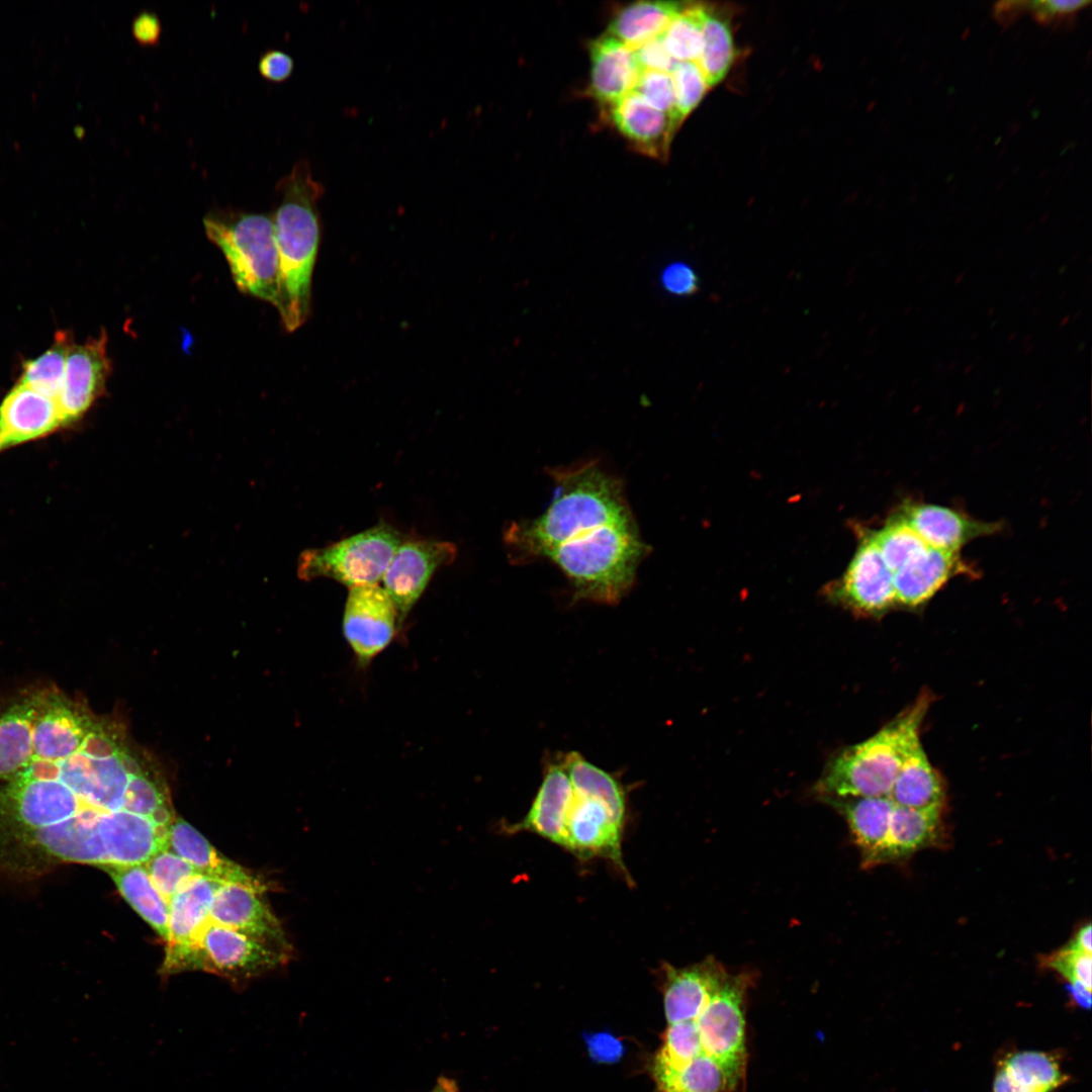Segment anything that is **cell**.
Masks as SVG:
<instances>
[{
	"mask_svg": "<svg viewBox=\"0 0 1092 1092\" xmlns=\"http://www.w3.org/2000/svg\"><path fill=\"white\" fill-rule=\"evenodd\" d=\"M555 494L534 520L513 524L506 534L517 562L545 558L557 546L600 527L632 519L623 485L597 462L551 470Z\"/></svg>",
	"mask_w": 1092,
	"mask_h": 1092,
	"instance_id": "obj_1",
	"label": "cell"
},
{
	"mask_svg": "<svg viewBox=\"0 0 1092 1092\" xmlns=\"http://www.w3.org/2000/svg\"><path fill=\"white\" fill-rule=\"evenodd\" d=\"M275 191L280 197L272 217L278 255L275 307L285 329L293 332L309 314L311 277L321 237L316 205L325 186L313 177L308 161L299 160L277 182Z\"/></svg>",
	"mask_w": 1092,
	"mask_h": 1092,
	"instance_id": "obj_2",
	"label": "cell"
},
{
	"mask_svg": "<svg viewBox=\"0 0 1092 1092\" xmlns=\"http://www.w3.org/2000/svg\"><path fill=\"white\" fill-rule=\"evenodd\" d=\"M647 551L632 518L563 543L545 558L562 569L577 598L614 604L630 589Z\"/></svg>",
	"mask_w": 1092,
	"mask_h": 1092,
	"instance_id": "obj_3",
	"label": "cell"
},
{
	"mask_svg": "<svg viewBox=\"0 0 1092 1092\" xmlns=\"http://www.w3.org/2000/svg\"><path fill=\"white\" fill-rule=\"evenodd\" d=\"M928 705V697H920L874 736L840 752L825 769L818 792L827 800L888 796L904 759L920 742Z\"/></svg>",
	"mask_w": 1092,
	"mask_h": 1092,
	"instance_id": "obj_4",
	"label": "cell"
},
{
	"mask_svg": "<svg viewBox=\"0 0 1092 1092\" xmlns=\"http://www.w3.org/2000/svg\"><path fill=\"white\" fill-rule=\"evenodd\" d=\"M203 226L223 254L237 287L276 306L278 255L272 217L219 208L203 217Z\"/></svg>",
	"mask_w": 1092,
	"mask_h": 1092,
	"instance_id": "obj_5",
	"label": "cell"
},
{
	"mask_svg": "<svg viewBox=\"0 0 1092 1092\" xmlns=\"http://www.w3.org/2000/svg\"><path fill=\"white\" fill-rule=\"evenodd\" d=\"M286 958L246 934L208 919L191 943L166 948L161 971L173 974L200 970L236 981L273 970Z\"/></svg>",
	"mask_w": 1092,
	"mask_h": 1092,
	"instance_id": "obj_6",
	"label": "cell"
},
{
	"mask_svg": "<svg viewBox=\"0 0 1092 1092\" xmlns=\"http://www.w3.org/2000/svg\"><path fill=\"white\" fill-rule=\"evenodd\" d=\"M400 543L398 532L380 523L323 548L302 552L298 575L305 580L332 578L349 588L375 584L382 579Z\"/></svg>",
	"mask_w": 1092,
	"mask_h": 1092,
	"instance_id": "obj_7",
	"label": "cell"
},
{
	"mask_svg": "<svg viewBox=\"0 0 1092 1092\" xmlns=\"http://www.w3.org/2000/svg\"><path fill=\"white\" fill-rule=\"evenodd\" d=\"M751 977L728 975L722 987L694 1021L703 1055L714 1059L734 1087L744 1074L746 1062L744 997Z\"/></svg>",
	"mask_w": 1092,
	"mask_h": 1092,
	"instance_id": "obj_8",
	"label": "cell"
},
{
	"mask_svg": "<svg viewBox=\"0 0 1092 1092\" xmlns=\"http://www.w3.org/2000/svg\"><path fill=\"white\" fill-rule=\"evenodd\" d=\"M399 623L396 608L378 583L349 588L343 632L357 661L364 666L391 642Z\"/></svg>",
	"mask_w": 1092,
	"mask_h": 1092,
	"instance_id": "obj_9",
	"label": "cell"
},
{
	"mask_svg": "<svg viewBox=\"0 0 1092 1092\" xmlns=\"http://www.w3.org/2000/svg\"><path fill=\"white\" fill-rule=\"evenodd\" d=\"M456 555V546L447 541L412 540L399 544L382 576L383 588L396 608L399 623L420 599L435 571L452 563Z\"/></svg>",
	"mask_w": 1092,
	"mask_h": 1092,
	"instance_id": "obj_10",
	"label": "cell"
},
{
	"mask_svg": "<svg viewBox=\"0 0 1092 1092\" xmlns=\"http://www.w3.org/2000/svg\"><path fill=\"white\" fill-rule=\"evenodd\" d=\"M111 372L107 334L70 345L58 405L66 426L79 421L101 396Z\"/></svg>",
	"mask_w": 1092,
	"mask_h": 1092,
	"instance_id": "obj_11",
	"label": "cell"
},
{
	"mask_svg": "<svg viewBox=\"0 0 1092 1092\" xmlns=\"http://www.w3.org/2000/svg\"><path fill=\"white\" fill-rule=\"evenodd\" d=\"M263 893L238 884H221L209 912V920L246 934L286 956L290 946Z\"/></svg>",
	"mask_w": 1092,
	"mask_h": 1092,
	"instance_id": "obj_12",
	"label": "cell"
},
{
	"mask_svg": "<svg viewBox=\"0 0 1092 1092\" xmlns=\"http://www.w3.org/2000/svg\"><path fill=\"white\" fill-rule=\"evenodd\" d=\"M835 593L846 605L869 615H880L896 604L893 572L871 532L862 535Z\"/></svg>",
	"mask_w": 1092,
	"mask_h": 1092,
	"instance_id": "obj_13",
	"label": "cell"
},
{
	"mask_svg": "<svg viewBox=\"0 0 1092 1092\" xmlns=\"http://www.w3.org/2000/svg\"><path fill=\"white\" fill-rule=\"evenodd\" d=\"M65 426L55 399L17 381L0 403V452Z\"/></svg>",
	"mask_w": 1092,
	"mask_h": 1092,
	"instance_id": "obj_14",
	"label": "cell"
},
{
	"mask_svg": "<svg viewBox=\"0 0 1092 1092\" xmlns=\"http://www.w3.org/2000/svg\"><path fill=\"white\" fill-rule=\"evenodd\" d=\"M565 830L567 850L582 857L605 856L623 869V825L602 802L573 792Z\"/></svg>",
	"mask_w": 1092,
	"mask_h": 1092,
	"instance_id": "obj_15",
	"label": "cell"
},
{
	"mask_svg": "<svg viewBox=\"0 0 1092 1092\" xmlns=\"http://www.w3.org/2000/svg\"><path fill=\"white\" fill-rule=\"evenodd\" d=\"M896 515L928 546L950 553H958L972 540L1000 529L995 523L981 522L960 511L924 503H905Z\"/></svg>",
	"mask_w": 1092,
	"mask_h": 1092,
	"instance_id": "obj_16",
	"label": "cell"
},
{
	"mask_svg": "<svg viewBox=\"0 0 1092 1092\" xmlns=\"http://www.w3.org/2000/svg\"><path fill=\"white\" fill-rule=\"evenodd\" d=\"M727 976L724 967L711 957L686 968L666 965L663 1003L667 1023L697 1019Z\"/></svg>",
	"mask_w": 1092,
	"mask_h": 1092,
	"instance_id": "obj_17",
	"label": "cell"
},
{
	"mask_svg": "<svg viewBox=\"0 0 1092 1092\" xmlns=\"http://www.w3.org/2000/svg\"><path fill=\"white\" fill-rule=\"evenodd\" d=\"M609 121L630 146L647 157L665 160L679 125L632 91L606 107Z\"/></svg>",
	"mask_w": 1092,
	"mask_h": 1092,
	"instance_id": "obj_18",
	"label": "cell"
},
{
	"mask_svg": "<svg viewBox=\"0 0 1092 1092\" xmlns=\"http://www.w3.org/2000/svg\"><path fill=\"white\" fill-rule=\"evenodd\" d=\"M971 573L958 553L928 545L910 556L893 572L896 604L915 608L931 599L951 577Z\"/></svg>",
	"mask_w": 1092,
	"mask_h": 1092,
	"instance_id": "obj_19",
	"label": "cell"
},
{
	"mask_svg": "<svg viewBox=\"0 0 1092 1092\" xmlns=\"http://www.w3.org/2000/svg\"><path fill=\"white\" fill-rule=\"evenodd\" d=\"M589 94L607 107L635 88L641 73L634 51L608 32L589 43Z\"/></svg>",
	"mask_w": 1092,
	"mask_h": 1092,
	"instance_id": "obj_20",
	"label": "cell"
},
{
	"mask_svg": "<svg viewBox=\"0 0 1092 1092\" xmlns=\"http://www.w3.org/2000/svg\"><path fill=\"white\" fill-rule=\"evenodd\" d=\"M173 852L192 864L199 875L219 884H238L264 893L267 886L258 876L220 853L188 822L175 818L168 828Z\"/></svg>",
	"mask_w": 1092,
	"mask_h": 1092,
	"instance_id": "obj_21",
	"label": "cell"
},
{
	"mask_svg": "<svg viewBox=\"0 0 1092 1092\" xmlns=\"http://www.w3.org/2000/svg\"><path fill=\"white\" fill-rule=\"evenodd\" d=\"M572 796L563 763H551L528 813L512 830L534 832L566 848V818Z\"/></svg>",
	"mask_w": 1092,
	"mask_h": 1092,
	"instance_id": "obj_22",
	"label": "cell"
},
{
	"mask_svg": "<svg viewBox=\"0 0 1092 1092\" xmlns=\"http://www.w3.org/2000/svg\"><path fill=\"white\" fill-rule=\"evenodd\" d=\"M846 819L866 866L878 864L895 804L888 796L831 799Z\"/></svg>",
	"mask_w": 1092,
	"mask_h": 1092,
	"instance_id": "obj_23",
	"label": "cell"
},
{
	"mask_svg": "<svg viewBox=\"0 0 1092 1092\" xmlns=\"http://www.w3.org/2000/svg\"><path fill=\"white\" fill-rule=\"evenodd\" d=\"M221 884L197 875L169 900L167 948L191 943L209 919L214 895Z\"/></svg>",
	"mask_w": 1092,
	"mask_h": 1092,
	"instance_id": "obj_24",
	"label": "cell"
},
{
	"mask_svg": "<svg viewBox=\"0 0 1092 1092\" xmlns=\"http://www.w3.org/2000/svg\"><path fill=\"white\" fill-rule=\"evenodd\" d=\"M891 801L911 809L942 808L944 790L941 780L921 745L916 744L904 759L891 791Z\"/></svg>",
	"mask_w": 1092,
	"mask_h": 1092,
	"instance_id": "obj_25",
	"label": "cell"
},
{
	"mask_svg": "<svg viewBox=\"0 0 1092 1092\" xmlns=\"http://www.w3.org/2000/svg\"><path fill=\"white\" fill-rule=\"evenodd\" d=\"M941 810L895 805L880 863L908 857L932 845L939 836Z\"/></svg>",
	"mask_w": 1092,
	"mask_h": 1092,
	"instance_id": "obj_26",
	"label": "cell"
},
{
	"mask_svg": "<svg viewBox=\"0 0 1092 1092\" xmlns=\"http://www.w3.org/2000/svg\"><path fill=\"white\" fill-rule=\"evenodd\" d=\"M685 5L676 1L630 3L615 13L607 32L633 50L662 34Z\"/></svg>",
	"mask_w": 1092,
	"mask_h": 1092,
	"instance_id": "obj_27",
	"label": "cell"
},
{
	"mask_svg": "<svg viewBox=\"0 0 1092 1092\" xmlns=\"http://www.w3.org/2000/svg\"><path fill=\"white\" fill-rule=\"evenodd\" d=\"M1066 1079L1050 1055L1021 1052L1003 1062L996 1074L993 1092H1053Z\"/></svg>",
	"mask_w": 1092,
	"mask_h": 1092,
	"instance_id": "obj_28",
	"label": "cell"
},
{
	"mask_svg": "<svg viewBox=\"0 0 1092 1092\" xmlns=\"http://www.w3.org/2000/svg\"><path fill=\"white\" fill-rule=\"evenodd\" d=\"M130 906L166 940L169 938V905L154 886L143 864L101 868Z\"/></svg>",
	"mask_w": 1092,
	"mask_h": 1092,
	"instance_id": "obj_29",
	"label": "cell"
},
{
	"mask_svg": "<svg viewBox=\"0 0 1092 1092\" xmlns=\"http://www.w3.org/2000/svg\"><path fill=\"white\" fill-rule=\"evenodd\" d=\"M123 758L130 774L123 810L169 828L175 817L166 784L154 771L143 766L128 748Z\"/></svg>",
	"mask_w": 1092,
	"mask_h": 1092,
	"instance_id": "obj_30",
	"label": "cell"
},
{
	"mask_svg": "<svg viewBox=\"0 0 1092 1092\" xmlns=\"http://www.w3.org/2000/svg\"><path fill=\"white\" fill-rule=\"evenodd\" d=\"M735 56L728 16L720 8L706 4L702 51L696 63L710 89L726 77Z\"/></svg>",
	"mask_w": 1092,
	"mask_h": 1092,
	"instance_id": "obj_31",
	"label": "cell"
},
{
	"mask_svg": "<svg viewBox=\"0 0 1092 1092\" xmlns=\"http://www.w3.org/2000/svg\"><path fill=\"white\" fill-rule=\"evenodd\" d=\"M562 763L573 792L602 802L624 826L626 799L617 780L577 752L568 753Z\"/></svg>",
	"mask_w": 1092,
	"mask_h": 1092,
	"instance_id": "obj_32",
	"label": "cell"
},
{
	"mask_svg": "<svg viewBox=\"0 0 1092 1092\" xmlns=\"http://www.w3.org/2000/svg\"><path fill=\"white\" fill-rule=\"evenodd\" d=\"M73 340L69 332H58L49 349L23 363L17 381L58 403L63 388L67 355Z\"/></svg>",
	"mask_w": 1092,
	"mask_h": 1092,
	"instance_id": "obj_33",
	"label": "cell"
},
{
	"mask_svg": "<svg viewBox=\"0 0 1092 1092\" xmlns=\"http://www.w3.org/2000/svg\"><path fill=\"white\" fill-rule=\"evenodd\" d=\"M653 1077L660 1092H730L735 1088L721 1066L705 1055L677 1071Z\"/></svg>",
	"mask_w": 1092,
	"mask_h": 1092,
	"instance_id": "obj_34",
	"label": "cell"
},
{
	"mask_svg": "<svg viewBox=\"0 0 1092 1092\" xmlns=\"http://www.w3.org/2000/svg\"><path fill=\"white\" fill-rule=\"evenodd\" d=\"M706 4L686 3L662 32L664 47L676 62H697L703 44Z\"/></svg>",
	"mask_w": 1092,
	"mask_h": 1092,
	"instance_id": "obj_35",
	"label": "cell"
},
{
	"mask_svg": "<svg viewBox=\"0 0 1092 1092\" xmlns=\"http://www.w3.org/2000/svg\"><path fill=\"white\" fill-rule=\"evenodd\" d=\"M880 553L892 572L927 544L897 515L879 531L871 532Z\"/></svg>",
	"mask_w": 1092,
	"mask_h": 1092,
	"instance_id": "obj_36",
	"label": "cell"
},
{
	"mask_svg": "<svg viewBox=\"0 0 1092 1092\" xmlns=\"http://www.w3.org/2000/svg\"><path fill=\"white\" fill-rule=\"evenodd\" d=\"M145 868L154 886L167 902L180 888L199 875L192 864L169 848L156 853L145 863Z\"/></svg>",
	"mask_w": 1092,
	"mask_h": 1092,
	"instance_id": "obj_37",
	"label": "cell"
},
{
	"mask_svg": "<svg viewBox=\"0 0 1092 1092\" xmlns=\"http://www.w3.org/2000/svg\"><path fill=\"white\" fill-rule=\"evenodd\" d=\"M670 75L673 82L676 114L682 123L700 104L710 88L696 62H678Z\"/></svg>",
	"mask_w": 1092,
	"mask_h": 1092,
	"instance_id": "obj_38",
	"label": "cell"
},
{
	"mask_svg": "<svg viewBox=\"0 0 1092 1092\" xmlns=\"http://www.w3.org/2000/svg\"><path fill=\"white\" fill-rule=\"evenodd\" d=\"M636 92L648 105L670 116L679 126L675 109V96L670 73L645 70L641 71L635 88Z\"/></svg>",
	"mask_w": 1092,
	"mask_h": 1092,
	"instance_id": "obj_39",
	"label": "cell"
},
{
	"mask_svg": "<svg viewBox=\"0 0 1092 1092\" xmlns=\"http://www.w3.org/2000/svg\"><path fill=\"white\" fill-rule=\"evenodd\" d=\"M1092 954L1066 947L1051 956L1046 965L1066 978L1073 994L1091 993Z\"/></svg>",
	"mask_w": 1092,
	"mask_h": 1092,
	"instance_id": "obj_40",
	"label": "cell"
},
{
	"mask_svg": "<svg viewBox=\"0 0 1092 1092\" xmlns=\"http://www.w3.org/2000/svg\"><path fill=\"white\" fill-rule=\"evenodd\" d=\"M1089 4L1087 0L1028 1L1027 11L1039 24L1061 26L1073 23L1077 13Z\"/></svg>",
	"mask_w": 1092,
	"mask_h": 1092,
	"instance_id": "obj_41",
	"label": "cell"
},
{
	"mask_svg": "<svg viewBox=\"0 0 1092 1092\" xmlns=\"http://www.w3.org/2000/svg\"><path fill=\"white\" fill-rule=\"evenodd\" d=\"M641 71L671 73L678 63L666 51L661 34L633 49Z\"/></svg>",
	"mask_w": 1092,
	"mask_h": 1092,
	"instance_id": "obj_42",
	"label": "cell"
},
{
	"mask_svg": "<svg viewBox=\"0 0 1092 1092\" xmlns=\"http://www.w3.org/2000/svg\"><path fill=\"white\" fill-rule=\"evenodd\" d=\"M661 283L666 291L677 296H691L700 289L698 275L684 263L668 265L662 272Z\"/></svg>",
	"mask_w": 1092,
	"mask_h": 1092,
	"instance_id": "obj_43",
	"label": "cell"
},
{
	"mask_svg": "<svg viewBox=\"0 0 1092 1092\" xmlns=\"http://www.w3.org/2000/svg\"><path fill=\"white\" fill-rule=\"evenodd\" d=\"M294 70L292 57L284 51L270 49L265 51L259 59V74L267 81L283 83L290 78Z\"/></svg>",
	"mask_w": 1092,
	"mask_h": 1092,
	"instance_id": "obj_44",
	"label": "cell"
},
{
	"mask_svg": "<svg viewBox=\"0 0 1092 1092\" xmlns=\"http://www.w3.org/2000/svg\"><path fill=\"white\" fill-rule=\"evenodd\" d=\"M131 33L136 42L143 47L157 46L162 35L160 17L150 10L141 11L131 21Z\"/></svg>",
	"mask_w": 1092,
	"mask_h": 1092,
	"instance_id": "obj_45",
	"label": "cell"
},
{
	"mask_svg": "<svg viewBox=\"0 0 1092 1092\" xmlns=\"http://www.w3.org/2000/svg\"><path fill=\"white\" fill-rule=\"evenodd\" d=\"M586 1043L592 1058L601 1062H614L623 1054L622 1042L609 1033L592 1034Z\"/></svg>",
	"mask_w": 1092,
	"mask_h": 1092,
	"instance_id": "obj_46",
	"label": "cell"
},
{
	"mask_svg": "<svg viewBox=\"0 0 1092 1092\" xmlns=\"http://www.w3.org/2000/svg\"><path fill=\"white\" fill-rule=\"evenodd\" d=\"M1028 1H1000L994 5V17L1002 25L1011 24L1027 11Z\"/></svg>",
	"mask_w": 1092,
	"mask_h": 1092,
	"instance_id": "obj_47",
	"label": "cell"
},
{
	"mask_svg": "<svg viewBox=\"0 0 1092 1092\" xmlns=\"http://www.w3.org/2000/svg\"><path fill=\"white\" fill-rule=\"evenodd\" d=\"M1065 947L1068 948V949H1071V950H1076V951H1081V952L1092 954L1091 925H1090V923H1088L1087 925L1081 927L1076 932L1075 936L1072 938V940L1069 942V944L1067 946H1065Z\"/></svg>",
	"mask_w": 1092,
	"mask_h": 1092,
	"instance_id": "obj_48",
	"label": "cell"
},
{
	"mask_svg": "<svg viewBox=\"0 0 1092 1092\" xmlns=\"http://www.w3.org/2000/svg\"><path fill=\"white\" fill-rule=\"evenodd\" d=\"M430 1092H458V1087L453 1080L440 1077L437 1084Z\"/></svg>",
	"mask_w": 1092,
	"mask_h": 1092,
	"instance_id": "obj_49",
	"label": "cell"
}]
</instances>
